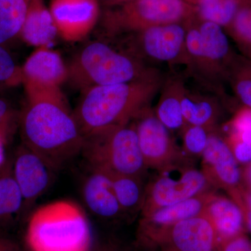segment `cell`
<instances>
[{"instance_id":"cell-1","label":"cell","mask_w":251,"mask_h":251,"mask_svg":"<svg viewBox=\"0 0 251 251\" xmlns=\"http://www.w3.org/2000/svg\"><path fill=\"white\" fill-rule=\"evenodd\" d=\"M20 115L23 144L58 170L81 153L85 136L62 90L26 94Z\"/></svg>"},{"instance_id":"cell-2","label":"cell","mask_w":251,"mask_h":251,"mask_svg":"<svg viewBox=\"0 0 251 251\" xmlns=\"http://www.w3.org/2000/svg\"><path fill=\"white\" fill-rule=\"evenodd\" d=\"M164 79L158 70L139 80L84 90L74 113L85 138L133 122L150 106Z\"/></svg>"},{"instance_id":"cell-3","label":"cell","mask_w":251,"mask_h":251,"mask_svg":"<svg viewBox=\"0 0 251 251\" xmlns=\"http://www.w3.org/2000/svg\"><path fill=\"white\" fill-rule=\"evenodd\" d=\"M25 239L31 251H90L92 232L82 208L62 200L31 213Z\"/></svg>"},{"instance_id":"cell-4","label":"cell","mask_w":251,"mask_h":251,"mask_svg":"<svg viewBox=\"0 0 251 251\" xmlns=\"http://www.w3.org/2000/svg\"><path fill=\"white\" fill-rule=\"evenodd\" d=\"M67 67V82L81 92L97 86L139 80L158 71L102 41H92L82 47Z\"/></svg>"},{"instance_id":"cell-5","label":"cell","mask_w":251,"mask_h":251,"mask_svg":"<svg viewBox=\"0 0 251 251\" xmlns=\"http://www.w3.org/2000/svg\"><path fill=\"white\" fill-rule=\"evenodd\" d=\"M197 5L186 0H125L100 15L105 35L117 39L153 26L187 23L198 18Z\"/></svg>"},{"instance_id":"cell-6","label":"cell","mask_w":251,"mask_h":251,"mask_svg":"<svg viewBox=\"0 0 251 251\" xmlns=\"http://www.w3.org/2000/svg\"><path fill=\"white\" fill-rule=\"evenodd\" d=\"M81 153L91 168L111 175L143 177L148 169L132 122L85 137Z\"/></svg>"},{"instance_id":"cell-7","label":"cell","mask_w":251,"mask_h":251,"mask_svg":"<svg viewBox=\"0 0 251 251\" xmlns=\"http://www.w3.org/2000/svg\"><path fill=\"white\" fill-rule=\"evenodd\" d=\"M157 172L156 177L145 187L141 216L183 202L213 188L202 172L193 166L191 159Z\"/></svg>"},{"instance_id":"cell-8","label":"cell","mask_w":251,"mask_h":251,"mask_svg":"<svg viewBox=\"0 0 251 251\" xmlns=\"http://www.w3.org/2000/svg\"><path fill=\"white\" fill-rule=\"evenodd\" d=\"M186 24L161 25L121 36L125 39L122 50L145 63L149 60L187 68Z\"/></svg>"},{"instance_id":"cell-9","label":"cell","mask_w":251,"mask_h":251,"mask_svg":"<svg viewBox=\"0 0 251 251\" xmlns=\"http://www.w3.org/2000/svg\"><path fill=\"white\" fill-rule=\"evenodd\" d=\"M203 174L214 189H222L242 209L247 189L243 184L242 170L238 166L228 143L217 128L209 133L202 155Z\"/></svg>"},{"instance_id":"cell-10","label":"cell","mask_w":251,"mask_h":251,"mask_svg":"<svg viewBox=\"0 0 251 251\" xmlns=\"http://www.w3.org/2000/svg\"><path fill=\"white\" fill-rule=\"evenodd\" d=\"M132 123L147 168L159 171L171 165L191 159L185 156L171 130L157 118L151 107L140 112Z\"/></svg>"},{"instance_id":"cell-11","label":"cell","mask_w":251,"mask_h":251,"mask_svg":"<svg viewBox=\"0 0 251 251\" xmlns=\"http://www.w3.org/2000/svg\"><path fill=\"white\" fill-rule=\"evenodd\" d=\"M147 246H158L161 251H220L221 242L212 223L203 212L164 229Z\"/></svg>"},{"instance_id":"cell-12","label":"cell","mask_w":251,"mask_h":251,"mask_svg":"<svg viewBox=\"0 0 251 251\" xmlns=\"http://www.w3.org/2000/svg\"><path fill=\"white\" fill-rule=\"evenodd\" d=\"M49 9L59 37L68 42L85 39L101 15L99 0H51Z\"/></svg>"},{"instance_id":"cell-13","label":"cell","mask_w":251,"mask_h":251,"mask_svg":"<svg viewBox=\"0 0 251 251\" xmlns=\"http://www.w3.org/2000/svg\"><path fill=\"white\" fill-rule=\"evenodd\" d=\"M11 165L14 179L22 193V212L25 213L49 188L55 170L23 144L18 148Z\"/></svg>"},{"instance_id":"cell-14","label":"cell","mask_w":251,"mask_h":251,"mask_svg":"<svg viewBox=\"0 0 251 251\" xmlns=\"http://www.w3.org/2000/svg\"><path fill=\"white\" fill-rule=\"evenodd\" d=\"M26 93L59 91L68 80L67 64L51 48H39L21 67Z\"/></svg>"},{"instance_id":"cell-15","label":"cell","mask_w":251,"mask_h":251,"mask_svg":"<svg viewBox=\"0 0 251 251\" xmlns=\"http://www.w3.org/2000/svg\"><path fill=\"white\" fill-rule=\"evenodd\" d=\"M214 191H207L173 205L161 208L147 216H141L138 227V239L145 245L159 232L183 220L204 212Z\"/></svg>"},{"instance_id":"cell-16","label":"cell","mask_w":251,"mask_h":251,"mask_svg":"<svg viewBox=\"0 0 251 251\" xmlns=\"http://www.w3.org/2000/svg\"><path fill=\"white\" fill-rule=\"evenodd\" d=\"M198 25L211 74L220 88L225 91L226 73L237 52L232 49L224 28L199 18Z\"/></svg>"},{"instance_id":"cell-17","label":"cell","mask_w":251,"mask_h":251,"mask_svg":"<svg viewBox=\"0 0 251 251\" xmlns=\"http://www.w3.org/2000/svg\"><path fill=\"white\" fill-rule=\"evenodd\" d=\"M82 198L91 212L105 219H115L122 216L117 201L112 175L100 170L91 168L82 186Z\"/></svg>"},{"instance_id":"cell-18","label":"cell","mask_w":251,"mask_h":251,"mask_svg":"<svg viewBox=\"0 0 251 251\" xmlns=\"http://www.w3.org/2000/svg\"><path fill=\"white\" fill-rule=\"evenodd\" d=\"M59 36L49 7L44 0H29L19 37L28 45L39 48H51Z\"/></svg>"},{"instance_id":"cell-19","label":"cell","mask_w":251,"mask_h":251,"mask_svg":"<svg viewBox=\"0 0 251 251\" xmlns=\"http://www.w3.org/2000/svg\"><path fill=\"white\" fill-rule=\"evenodd\" d=\"M224 103L217 95L185 87L181 108L186 125L201 126L214 129L222 116Z\"/></svg>"},{"instance_id":"cell-20","label":"cell","mask_w":251,"mask_h":251,"mask_svg":"<svg viewBox=\"0 0 251 251\" xmlns=\"http://www.w3.org/2000/svg\"><path fill=\"white\" fill-rule=\"evenodd\" d=\"M204 213L212 223L221 244L246 232L242 209L230 198L214 192L209 198Z\"/></svg>"},{"instance_id":"cell-21","label":"cell","mask_w":251,"mask_h":251,"mask_svg":"<svg viewBox=\"0 0 251 251\" xmlns=\"http://www.w3.org/2000/svg\"><path fill=\"white\" fill-rule=\"evenodd\" d=\"M185 87L183 75L172 74L165 76L160 90L161 95L153 109L157 118L171 132H180L186 125L181 108Z\"/></svg>"},{"instance_id":"cell-22","label":"cell","mask_w":251,"mask_h":251,"mask_svg":"<svg viewBox=\"0 0 251 251\" xmlns=\"http://www.w3.org/2000/svg\"><path fill=\"white\" fill-rule=\"evenodd\" d=\"M112 186L122 214L141 212L145 187L143 177L132 175H112Z\"/></svg>"},{"instance_id":"cell-23","label":"cell","mask_w":251,"mask_h":251,"mask_svg":"<svg viewBox=\"0 0 251 251\" xmlns=\"http://www.w3.org/2000/svg\"><path fill=\"white\" fill-rule=\"evenodd\" d=\"M226 82L243 107L251 109V59L236 54L226 73Z\"/></svg>"},{"instance_id":"cell-24","label":"cell","mask_w":251,"mask_h":251,"mask_svg":"<svg viewBox=\"0 0 251 251\" xmlns=\"http://www.w3.org/2000/svg\"><path fill=\"white\" fill-rule=\"evenodd\" d=\"M29 0H0V45L19 37Z\"/></svg>"},{"instance_id":"cell-25","label":"cell","mask_w":251,"mask_h":251,"mask_svg":"<svg viewBox=\"0 0 251 251\" xmlns=\"http://www.w3.org/2000/svg\"><path fill=\"white\" fill-rule=\"evenodd\" d=\"M23 207L22 193L14 179L12 165H6L0 175V224L12 219Z\"/></svg>"},{"instance_id":"cell-26","label":"cell","mask_w":251,"mask_h":251,"mask_svg":"<svg viewBox=\"0 0 251 251\" xmlns=\"http://www.w3.org/2000/svg\"><path fill=\"white\" fill-rule=\"evenodd\" d=\"M242 5L240 0H200L197 4L198 18L226 28Z\"/></svg>"},{"instance_id":"cell-27","label":"cell","mask_w":251,"mask_h":251,"mask_svg":"<svg viewBox=\"0 0 251 251\" xmlns=\"http://www.w3.org/2000/svg\"><path fill=\"white\" fill-rule=\"evenodd\" d=\"M226 29L242 55L251 59V6L242 5Z\"/></svg>"},{"instance_id":"cell-28","label":"cell","mask_w":251,"mask_h":251,"mask_svg":"<svg viewBox=\"0 0 251 251\" xmlns=\"http://www.w3.org/2000/svg\"><path fill=\"white\" fill-rule=\"evenodd\" d=\"M212 130L201 126L186 125L180 131L183 143L181 150L185 156L191 159L193 156H202Z\"/></svg>"},{"instance_id":"cell-29","label":"cell","mask_w":251,"mask_h":251,"mask_svg":"<svg viewBox=\"0 0 251 251\" xmlns=\"http://www.w3.org/2000/svg\"><path fill=\"white\" fill-rule=\"evenodd\" d=\"M21 67H18L9 52L0 45V86L16 87L22 84Z\"/></svg>"},{"instance_id":"cell-30","label":"cell","mask_w":251,"mask_h":251,"mask_svg":"<svg viewBox=\"0 0 251 251\" xmlns=\"http://www.w3.org/2000/svg\"><path fill=\"white\" fill-rule=\"evenodd\" d=\"M226 140L238 163L251 161V131L230 132Z\"/></svg>"},{"instance_id":"cell-31","label":"cell","mask_w":251,"mask_h":251,"mask_svg":"<svg viewBox=\"0 0 251 251\" xmlns=\"http://www.w3.org/2000/svg\"><path fill=\"white\" fill-rule=\"evenodd\" d=\"M18 116L14 109L4 99H0V141L6 145L14 135L19 123Z\"/></svg>"},{"instance_id":"cell-32","label":"cell","mask_w":251,"mask_h":251,"mask_svg":"<svg viewBox=\"0 0 251 251\" xmlns=\"http://www.w3.org/2000/svg\"><path fill=\"white\" fill-rule=\"evenodd\" d=\"M230 132L251 131V109L242 107L229 123Z\"/></svg>"},{"instance_id":"cell-33","label":"cell","mask_w":251,"mask_h":251,"mask_svg":"<svg viewBox=\"0 0 251 251\" xmlns=\"http://www.w3.org/2000/svg\"><path fill=\"white\" fill-rule=\"evenodd\" d=\"M220 251H251V240L245 233L221 243Z\"/></svg>"},{"instance_id":"cell-34","label":"cell","mask_w":251,"mask_h":251,"mask_svg":"<svg viewBox=\"0 0 251 251\" xmlns=\"http://www.w3.org/2000/svg\"><path fill=\"white\" fill-rule=\"evenodd\" d=\"M242 212L244 214L245 231L251 233V191L247 190L244 196Z\"/></svg>"},{"instance_id":"cell-35","label":"cell","mask_w":251,"mask_h":251,"mask_svg":"<svg viewBox=\"0 0 251 251\" xmlns=\"http://www.w3.org/2000/svg\"><path fill=\"white\" fill-rule=\"evenodd\" d=\"M243 184L247 191H251V161L246 163L242 170Z\"/></svg>"},{"instance_id":"cell-36","label":"cell","mask_w":251,"mask_h":251,"mask_svg":"<svg viewBox=\"0 0 251 251\" xmlns=\"http://www.w3.org/2000/svg\"><path fill=\"white\" fill-rule=\"evenodd\" d=\"M0 251H22L17 244L9 239L0 238Z\"/></svg>"},{"instance_id":"cell-37","label":"cell","mask_w":251,"mask_h":251,"mask_svg":"<svg viewBox=\"0 0 251 251\" xmlns=\"http://www.w3.org/2000/svg\"><path fill=\"white\" fill-rule=\"evenodd\" d=\"M5 144L0 141V168H3L6 163V153H5Z\"/></svg>"},{"instance_id":"cell-38","label":"cell","mask_w":251,"mask_h":251,"mask_svg":"<svg viewBox=\"0 0 251 251\" xmlns=\"http://www.w3.org/2000/svg\"><path fill=\"white\" fill-rule=\"evenodd\" d=\"M125 1V0H103L104 3H105L107 6L117 4V3L122 2V1Z\"/></svg>"},{"instance_id":"cell-39","label":"cell","mask_w":251,"mask_h":251,"mask_svg":"<svg viewBox=\"0 0 251 251\" xmlns=\"http://www.w3.org/2000/svg\"><path fill=\"white\" fill-rule=\"evenodd\" d=\"M186 1H187L190 3H192V4L195 5L198 4V0H186Z\"/></svg>"},{"instance_id":"cell-40","label":"cell","mask_w":251,"mask_h":251,"mask_svg":"<svg viewBox=\"0 0 251 251\" xmlns=\"http://www.w3.org/2000/svg\"><path fill=\"white\" fill-rule=\"evenodd\" d=\"M5 166H6V165H5ZM4 168H0V175H1V172H2L3 169H4Z\"/></svg>"},{"instance_id":"cell-41","label":"cell","mask_w":251,"mask_h":251,"mask_svg":"<svg viewBox=\"0 0 251 251\" xmlns=\"http://www.w3.org/2000/svg\"><path fill=\"white\" fill-rule=\"evenodd\" d=\"M199 1H200V0H198V2H199Z\"/></svg>"},{"instance_id":"cell-42","label":"cell","mask_w":251,"mask_h":251,"mask_svg":"<svg viewBox=\"0 0 251 251\" xmlns=\"http://www.w3.org/2000/svg\"></svg>"},{"instance_id":"cell-43","label":"cell","mask_w":251,"mask_h":251,"mask_svg":"<svg viewBox=\"0 0 251 251\" xmlns=\"http://www.w3.org/2000/svg\"><path fill=\"white\" fill-rule=\"evenodd\" d=\"M1 86H0V88H1Z\"/></svg>"}]
</instances>
